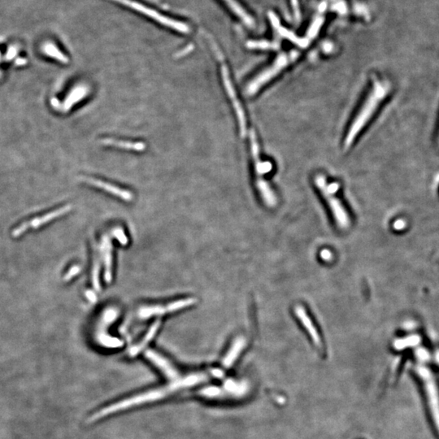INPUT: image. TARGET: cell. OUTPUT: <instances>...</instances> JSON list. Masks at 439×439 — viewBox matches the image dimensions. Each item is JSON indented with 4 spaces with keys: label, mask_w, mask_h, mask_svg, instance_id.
Wrapping results in <instances>:
<instances>
[{
    "label": "cell",
    "mask_w": 439,
    "mask_h": 439,
    "mask_svg": "<svg viewBox=\"0 0 439 439\" xmlns=\"http://www.w3.org/2000/svg\"><path fill=\"white\" fill-rule=\"evenodd\" d=\"M207 378V374H203V373L190 374L189 376L181 378V379L177 378V379L174 380V381L170 383L169 385H166V386L159 388V389H156V390H150V391L144 393L142 395H136V396H134V397L125 399L123 401L118 402V403H116V404H113V405L107 407L105 409H101L100 411L94 414V416H92L90 419L92 420H98V419L104 417V416L114 413L116 411L124 410V409H128V408L134 406V405L145 404V403H147V402L155 401V400H158V399L166 397L168 395H171V394L176 392L177 390H182L184 388L190 387V386H192V385H197L199 383L205 381Z\"/></svg>",
    "instance_id": "6da1fadb"
},
{
    "label": "cell",
    "mask_w": 439,
    "mask_h": 439,
    "mask_svg": "<svg viewBox=\"0 0 439 439\" xmlns=\"http://www.w3.org/2000/svg\"><path fill=\"white\" fill-rule=\"evenodd\" d=\"M388 92L389 86L386 83L379 80L374 81L373 88L348 130L344 141L345 149H348L351 146L358 134L374 116L378 106L380 105L383 99L386 97Z\"/></svg>",
    "instance_id": "7a4b0ae2"
},
{
    "label": "cell",
    "mask_w": 439,
    "mask_h": 439,
    "mask_svg": "<svg viewBox=\"0 0 439 439\" xmlns=\"http://www.w3.org/2000/svg\"><path fill=\"white\" fill-rule=\"evenodd\" d=\"M112 1L118 2L119 4L125 6L129 9H132L134 12L157 22L161 26L172 29L173 30L176 31L178 33L184 34L191 33V28L186 22L174 19L167 15L163 14L161 12H158L157 10L146 6L142 2H138L136 0H112Z\"/></svg>",
    "instance_id": "3957f363"
},
{
    "label": "cell",
    "mask_w": 439,
    "mask_h": 439,
    "mask_svg": "<svg viewBox=\"0 0 439 439\" xmlns=\"http://www.w3.org/2000/svg\"><path fill=\"white\" fill-rule=\"evenodd\" d=\"M298 56L299 55L297 52H291L280 55L272 64L259 73L256 78L251 80L247 86V94L249 95L256 94V92H258L264 85L269 83L272 78H274L286 67L298 59Z\"/></svg>",
    "instance_id": "277c9868"
},
{
    "label": "cell",
    "mask_w": 439,
    "mask_h": 439,
    "mask_svg": "<svg viewBox=\"0 0 439 439\" xmlns=\"http://www.w3.org/2000/svg\"><path fill=\"white\" fill-rule=\"evenodd\" d=\"M315 183L329 204V206L331 208L332 212L334 214L336 221L338 222L339 226L343 228L348 227V224H349L348 213L343 208L340 201L334 195L336 191L339 188L338 184H328L325 180V177L322 175H317L315 177Z\"/></svg>",
    "instance_id": "5b68a950"
},
{
    "label": "cell",
    "mask_w": 439,
    "mask_h": 439,
    "mask_svg": "<svg viewBox=\"0 0 439 439\" xmlns=\"http://www.w3.org/2000/svg\"><path fill=\"white\" fill-rule=\"evenodd\" d=\"M424 385L425 397L427 399L428 406L430 409V415L435 423V428L439 435V389L437 382L432 374L421 370L419 374Z\"/></svg>",
    "instance_id": "8992f818"
},
{
    "label": "cell",
    "mask_w": 439,
    "mask_h": 439,
    "mask_svg": "<svg viewBox=\"0 0 439 439\" xmlns=\"http://www.w3.org/2000/svg\"><path fill=\"white\" fill-rule=\"evenodd\" d=\"M196 303V299L194 298H181L178 300L174 301L166 305L146 306L142 308L139 311V317L143 319H147L155 316H161L166 313H174L176 311L181 310Z\"/></svg>",
    "instance_id": "52a82bcc"
},
{
    "label": "cell",
    "mask_w": 439,
    "mask_h": 439,
    "mask_svg": "<svg viewBox=\"0 0 439 439\" xmlns=\"http://www.w3.org/2000/svg\"><path fill=\"white\" fill-rule=\"evenodd\" d=\"M221 72H222V78H223L224 84H225L226 91L228 92L229 96L231 99V101H232L235 111H236V113H237V119H238V123H239L241 136L245 137V135L247 134V120H246V117H245V113L243 112L242 106H241L238 99H237L234 89L233 87L232 83H231V81H230V76H229L228 68L226 67V64L222 65Z\"/></svg>",
    "instance_id": "ba28073f"
},
{
    "label": "cell",
    "mask_w": 439,
    "mask_h": 439,
    "mask_svg": "<svg viewBox=\"0 0 439 439\" xmlns=\"http://www.w3.org/2000/svg\"><path fill=\"white\" fill-rule=\"evenodd\" d=\"M72 209L70 205H67L64 207H60L59 209L55 210V211H51L49 213L45 214L40 217H36V218L31 220V221H27L25 223L21 224V226H18L12 232V236L14 237H18L23 234L24 233L26 232V230L29 229H37L40 227L43 224L47 223L50 221L54 220V219L59 217V216H63V214L67 213L68 211Z\"/></svg>",
    "instance_id": "9c48e42d"
},
{
    "label": "cell",
    "mask_w": 439,
    "mask_h": 439,
    "mask_svg": "<svg viewBox=\"0 0 439 439\" xmlns=\"http://www.w3.org/2000/svg\"><path fill=\"white\" fill-rule=\"evenodd\" d=\"M250 140H251V149L252 157H253L254 164H255V171H256V181H263V175L268 174L272 170V165L270 162H263L261 161L260 157V148H259L258 142L256 139V134L253 130H251L250 134Z\"/></svg>",
    "instance_id": "30bf717a"
},
{
    "label": "cell",
    "mask_w": 439,
    "mask_h": 439,
    "mask_svg": "<svg viewBox=\"0 0 439 439\" xmlns=\"http://www.w3.org/2000/svg\"><path fill=\"white\" fill-rule=\"evenodd\" d=\"M145 355L152 364H155L158 369L161 370L167 378L173 380L178 378V372L176 368L165 357L160 355V353L153 350H147L145 352Z\"/></svg>",
    "instance_id": "8fae6325"
},
{
    "label": "cell",
    "mask_w": 439,
    "mask_h": 439,
    "mask_svg": "<svg viewBox=\"0 0 439 439\" xmlns=\"http://www.w3.org/2000/svg\"><path fill=\"white\" fill-rule=\"evenodd\" d=\"M83 179L87 183L96 186L101 190H105L107 192L110 193L117 197L120 198L121 200H125V201H131L133 200V195L128 190H123V189L119 188V187L100 181V180H97V179L90 178V177H84Z\"/></svg>",
    "instance_id": "7c38bea8"
},
{
    "label": "cell",
    "mask_w": 439,
    "mask_h": 439,
    "mask_svg": "<svg viewBox=\"0 0 439 439\" xmlns=\"http://www.w3.org/2000/svg\"><path fill=\"white\" fill-rule=\"evenodd\" d=\"M102 257L104 263V278L106 282L109 283L113 279V255H112V243L110 238L105 237L102 240Z\"/></svg>",
    "instance_id": "4fadbf2b"
},
{
    "label": "cell",
    "mask_w": 439,
    "mask_h": 439,
    "mask_svg": "<svg viewBox=\"0 0 439 439\" xmlns=\"http://www.w3.org/2000/svg\"><path fill=\"white\" fill-rule=\"evenodd\" d=\"M295 313L296 316L298 317V319L300 320L302 324H303V326L305 327L306 329L308 330V334H310L311 338L313 339L315 344L317 347L322 345V340L320 338L319 334H318L313 322L311 321L310 317H308V315L306 313L305 309L301 306H297L295 308Z\"/></svg>",
    "instance_id": "5bb4252c"
},
{
    "label": "cell",
    "mask_w": 439,
    "mask_h": 439,
    "mask_svg": "<svg viewBox=\"0 0 439 439\" xmlns=\"http://www.w3.org/2000/svg\"><path fill=\"white\" fill-rule=\"evenodd\" d=\"M88 93V89L87 87L80 86V87H76L71 90L70 93L68 94V96L64 99L63 104L58 107L59 111H61L62 113H67L70 110V108L73 107L74 104H77L78 102L82 100Z\"/></svg>",
    "instance_id": "9a60e30c"
},
{
    "label": "cell",
    "mask_w": 439,
    "mask_h": 439,
    "mask_svg": "<svg viewBox=\"0 0 439 439\" xmlns=\"http://www.w3.org/2000/svg\"><path fill=\"white\" fill-rule=\"evenodd\" d=\"M222 1L227 5V7L230 8V11L234 14L236 15L246 26L253 27L255 25V21L252 19L251 15L244 9V7L240 4L237 0H222Z\"/></svg>",
    "instance_id": "2e32d148"
},
{
    "label": "cell",
    "mask_w": 439,
    "mask_h": 439,
    "mask_svg": "<svg viewBox=\"0 0 439 439\" xmlns=\"http://www.w3.org/2000/svg\"><path fill=\"white\" fill-rule=\"evenodd\" d=\"M160 321H159V320L156 321V322H155V323H153V324L150 325L149 329H148L145 336H144V338L141 339V341H140L138 344L134 346V347L130 349V351H129V355H131V356H134V355H138L139 352H141L142 351L144 350V349H145L146 346L149 344L150 341L152 340L153 338L155 337V334L157 333L158 329L160 328Z\"/></svg>",
    "instance_id": "e0dca14e"
},
{
    "label": "cell",
    "mask_w": 439,
    "mask_h": 439,
    "mask_svg": "<svg viewBox=\"0 0 439 439\" xmlns=\"http://www.w3.org/2000/svg\"><path fill=\"white\" fill-rule=\"evenodd\" d=\"M245 344H246V340L243 338H237L236 340L234 342L233 345L231 346L228 353L226 354V356L223 359V365L226 368H230L234 362L236 360L240 352L242 351V349L244 348Z\"/></svg>",
    "instance_id": "ac0fdd59"
},
{
    "label": "cell",
    "mask_w": 439,
    "mask_h": 439,
    "mask_svg": "<svg viewBox=\"0 0 439 439\" xmlns=\"http://www.w3.org/2000/svg\"><path fill=\"white\" fill-rule=\"evenodd\" d=\"M42 50L43 53L47 55V57H52L53 59L59 60L63 63H68V57H66L53 42H45L44 44L42 45Z\"/></svg>",
    "instance_id": "d6986e66"
},
{
    "label": "cell",
    "mask_w": 439,
    "mask_h": 439,
    "mask_svg": "<svg viewBox=\"0 0 439 439\" xmlns=\"http://www.w3.org/2000/svg\"><path fill=\"white\" fill-rule=\"evenodd\" d=\"M102 143L106 145H113V146L124 148L127 150H143L145 149V144L143 143L117 141V140L111 139H104V140H102Z\"/></svg>",
    "instance_id": "ffe728a7"
},
{
    "label": "cell",
    "mask_w": 439,
    "mask_h": 439,
    "mask_svg": "<svg viewBox=\"0 0 439 439\" xmlns=\"http://www.w3.org/2000/svg\"><path fill=\"white\" fill-rule=\"evenodd\" d=\"M99 261H94L93 268H92V282L93 287L96 291H100V283H99Z\"/></svg>",
    "instance_id": "44dd1931"
},
{
    "label": "cell",
    "mask_w": 439,
    "mask_h": 439,
    "mask_svg": "<svg viewBox=\"0 0 439 439\" xmlns=\"http://www.w3.org/2000/svg\"><path fill=\"white\" fill-rule=\"evenodd\" d=\"M114 235H115V237L117 238H118V240L120 241L123 245H125L127 243V238L125 237V234L123 233V230L121 229H117V230L114 231Z\"/></svg>",
    "instance_id": "7402d4cb"
},
{
    "label": "cell",
    "mask_w": 439,
    "mask_h": 439,
    "mask_svg": "<svg viewBox=\"0 0 439 439\" xmlns=\"http://www.w3.org/2000/svg\"><path fill=\"white\" fill-rule=\"evenodd\" d=\"M17 52H18V48H17V46H11L8 51H7V54L5 56V59L11 60V59H13L15 56L17 55Z\"/></svg>",
    "instance_id": "603a6c76"
},
{
    "label": "cell",
    "mask_w": 439,
    "mask_h": 439,
    "mask_svg": "<svg viewBox=\"0 0 439 439\" xmlns=\"http://www.w3.org/2000/svg\"><path fill=\"white\" fill-rule=\"evenodd\" d=\"M291 2H292V7H293L294 17L297 21H298L300 18V10L298 7V0H291Z\"/></svg>",
    "instance_id": "cb8c5ba5"
},
{
    "label": "cell",
    "mask_w": 439,
    "mask_h": 439,
    "mask_svg": "<svg viewBox=\"0 0 439 439\" xmlns=\"http://www.w3.org/2000/svg\"><path fill=\"white\" fill-rule=\"evenodd\" d=\"M79 272H80V268L78 267V266H74V267L68 272L67 276H66V277H66V280L70 279L72 277H74L76 274H78Z\"/></svg>",
    "instance_id": "d4e9b609"
},
{
    "label": "cell",
    "mask_w": 439,
    "mask_h": 439,
    "mask_svg": "<svg viewBox=\"0 0 439 439\" xmlns=\"http://www.w3.org/2000/svg\"><path fill=\"white\" fill-rule=\"evenodd\" d=\"M321 256L324 261H329L332 259V253L328 250H323L321 252Z\"/></svg>",
    "instance_id": "484cf974"
},
{
    "label": "cell",
    "mask_w": 439,
    "mask_h": 439,
    "mask_svg": "<svg viewBox=\"0 0 439 439\" xmlns=\"http://www.w3.org/2000/svg\"><path fill=\"white\" fill-rule=\"evenodd\" d=\"M26 62H27V60H26V59H22V58H20V59H17V60H16V63L18 64V65L26 64Z\"/></svg>",
    "instance_id": "4316f807"
},
{
    "label": "cell",
    "mask_w": 439,
    "mask_h": 439,
    "mask_svg": "<svg viewBox=\"0 0 439 439\" xmlns=\"http://www.w3.org/2000/svg\"><path fill=\"white\" fill-rule=\"evenodd\" d=\"M0 56H1V53H0Z\"/></svg>",
    "instance_id": "83f0119b"
}]
</instances>
